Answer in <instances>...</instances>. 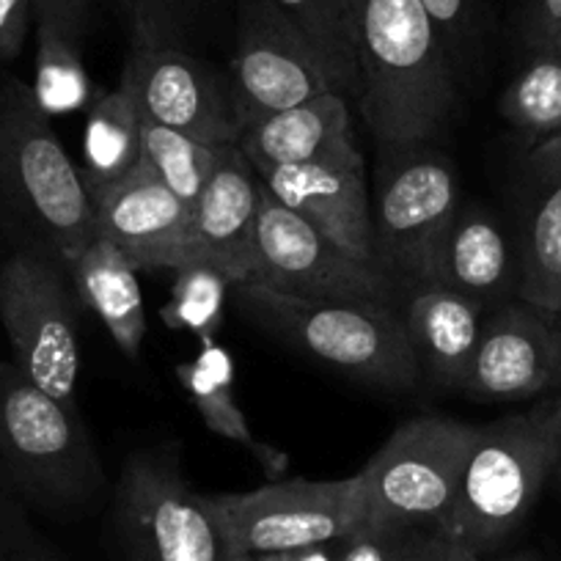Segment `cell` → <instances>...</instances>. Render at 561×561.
I'll return each mask as SVG.
<instances>
[{"instance_id":"36","label":"cell","mask_w":561,"mask_h":561,"mask_svg":"<svg viewBox=\"0 0 561 561\" xmlns=\"http://www.w3.org/2000/svg\"><path fill=\"white\" fill-rule=\"evenodd\" d=\"M419 561H482V556H479L477 550L468 548V545L446 537V534L430 531Z\"/></svg>"},{"instance_id":"17","label":"cell","mask_w":561,"mask_h":561,"mask_svg":"<svg viewBox=\"0 0 561 561\" xmlns=\"http://www.w3.org/2000/svg\"><path fill=\"white\" fill-rule=\"evenodd\" d=\"M262 180L237 144L224 147L207 185L191 204L193 256L213 264L231 287L253 278Z\"/></svg>"},{"instance_id":"5","label":"cell","mask_w":561,"mask_h":561,"mask_svg":"<svg viewBox=\"0 0 561 561\" xmlns=\"http://www.w3.org/2000/svg\"><path fill=\"white\" fill-rule=\"evenodd\" d=\"M460 213L455 163L430 140L380 147L371 191V259L399 295L435 284V264Z\"/></svg>"},{"instance_id":"34","label":"cell","mask_w":561,"mask_h":561,"mask_svg":"<svg viewBox=\"0 0 561 561\" xmlns=\"http://www.w3.org/2000/svg\"><path fill=\"white\" fill-rule=\"evenodd\" d=\"M34 25V0H0V64H12L23 53Z\"/></svg>"},{"instance_id":"29","label":"cell","mask_w":561,"mask_h":561,"mask_svg":"<svg viewBox=\"0 0 561 561\" xmlns=\"http://www.w3.org/2000/svg\"><path fill=\"white\" fill-rule=\"evenodd\" d=\"M174 289L160 317L171 331H191L198 339H215L224 322L226 293L231 280L213 264L191 256L174 270Z\"/></svg>"},{"instance_id":"30","label":"cell","mask_w":561,"mask_h":561,"mask_svg":"<svg viewBox=\"0 0 561 561\" xmlns=\"http://www.w3.org/2000/svg\"><path fill=\"white\" fill-rule=\"evenodd\" d=\"M427 528L358 526L339 539L336 561H419Z\"/></svg>"},{"instance_id":"37","label":"cell","mask_w":561,"mask_h":561,"mask_svg":"<svg viewBox=\"0 0 561 561\" xmlns=\"http://www.w3.org/2000/svg\"><path fill=\"white\" fill-rule=\"evenodd\" d=\"M339 556V539L336 542H320L309 545V548L284 550V553H267L262 561H336Z\"/></svg>"},{"instance_id":"1","label":"cell","mask_w":561,"mask_h":561,"mask_svg":"<svg viewBox=\"0 0 561 561\" xmlns=\"http://www.w3.org/2000/svg\"><path fill=\"white\" fill-rule=\"evenodd\" d=\"M360 116L377 147L433 144L460 89L451 58L419 0H347Z\"/></svg>"},{"instance_id":"3","label":"cell","mask_w":561,"mask_h":561,"mask_svg":"<svg viewBox=\"0 0 561 561\" xmlns=\"http://www.w3.org/2000/svg\"><path fill=\"white\" fill-rule=\"evenodd\" d=\"M105 468L78 404L61 402L0 360V493L42 515H83Z\"/></svg>"},{"instance_id":"23","label":"cell","mask_w":561,"mask_h":561,"mask_svg":"<svg viewBox=\"0 0 561 561\" xmlns=\"http://www.w3.org/2000/svg\"><path fill=\"white\" fill-rule=\"evenodd\" d=\"M83 12L72 0H34V94L47 116L80 111L94 94L83 61Z\"/></svg>"},{"instance_id":"25","label":"cell","mask_w":561,"mask_h":561,"mask_svg":"<svg viewBox=\"0 0 561 561\" xmlns=\"http://www.w3.org/2000/svg\"><path fill=\"white\" fill-rule=\"evenodd\" d=\"M140 160V113L133 91L118 83L89 105L83 135V180L100 187L133 171Z\"/></svg>"},{"instance_id":"35","label":"cell","mask_w":561,"mask_h":561,"mask_svg":"<svg viewBox=\"0 0 561 561\" xmlns=\"http://www.w3.org/2000/svg\"><path fill=\"white\" fill-rule=\"evenodd\" d=\"M523 39L528 50L561 47V0H528Z\"/></svg>"},{"instance_id":"38","label":"cell","mask_w":561,"mask_h":561,"mask_svg":"<svg viewBox=\"0 0 561 561\" xmlns=\"http://www.w3.org/2000/svg\"><path fill=\"white\" fill-rule=\"evenodd\" d=\"M534 413L542 419V424L550 430V435H553L556 444H559L561 449V388H556V393L548 399V402L537 404Z\"/></svg>"},{"instance_id":"15","label":"cell","mask_w":561,"mask_h":561,"mask_svg":"<svg viewBox=\"0 0 561 561\" xmlns=\"http://www.w3.org/2000/svg\"><path fill=\"white\" fill-rule=\"evenodd\" d=\"M89 193L96 231L122 248L138 273L176 270L193 256L191 204L144 163Z\"/></svg>"},{"instance_id":"31","label":"cell","mask_w":561,"mask_h":561,"mask_svg":"<svg viewBox=\"0 0 561 561\" xmlns=\"http://www.w3.org/2000/svg\"><path fill=\"white\" fill-rule=\"evenodd\" d=\"M133 45H180L196 0H127Z\"/></svg>"},{"instance_id":"24","label":"cell","mask_w":561,"mask_h":561,"mask_svg":"<svg viewBox=\"0 0 561 561\" xmlns=\"http://www.w3.org/2000/svg\"><path fill=\"white\" fill-rule=\"evenodd\" d=\"M176 380H180L182 391L187 393L193 408L198 410L209 433L242 446L273 482L280 479V473L287 471L289 457L251 433L245 413L234 397L231 355L215 339H202V353L187 364L176 366Z\"/></svg>"},{"instance_id":"20","label":"cell","mask_w":561,"mask_h":561,"mask_svg":"<svg viewBox=\"0 0 561 561\" xmlns=\"http://www.w3.org/2000/svg\"><path fill=\"white\" fill-rule=\"evenodd\" d=\"M484 311L482 304L440 284L404 289L399 314L419 360L421 382L433 391L460 393L488 320Z\"/></svg>"},{"instance_id":"40","label":"cell","mask_w":561,"mask_h":561,"mask_svg":"<svg viewBox=\"0 0 561 561\" xmlns=\"http://www.w3.org/2000/svg\"><path fill=\"white\" fill-rule=\"evenodd\" d=\"M501 561H537V559L528 553H515V556H506V559H501Z\"/></svg>"},{"instance_id":"2","label":"cell","mask_w":561,"mask_h":561,"mask_svg":"<svg viewBox=\"0 0 561 561\" xmlns=\"http://www.w3.org/2000/svg\"><path fill=\"white\" fill-rule=\"evenodd\" d=\"M0 229L67 267L100 231L83 171L72 163L34 85L0 80Z\"/></svg>"},{"instance_id":"42","label":"cell","mask_w":561,"mask_h":561,"mask_svg":"<svg viewBox=\"0 0 561 561\" xmlns=\"http://www.w3.org/2000/svg\"><path fill=\"white\" fill-rule=\"evenodd\" d=\"M72 3H75V7H80V9L89 7V0H72Z\"/></svg>"},{"instance_id":"9","label":"cell","mask_w":561,"mask_h":561,"mask_svg":"<svg viewBox=\"0 0 561 561\" xmlns=\"http://www.w3.org/2000/svg\"><path fill=\"white\" fill-rule=\"evenodd\" d=\"M80 300L69 270L36 248H9L0 262V325L12 364L34 386L78 404Z\"/></svg>"},{"instance_id":"4","label":"cell","mask_w":561,"mask_h":561,"mask_svg":"<svg viewBox=\"0 0 561 561\" xmlns=\"http://www.w3.org/2000/svg\"><path fill=\"white\" fill-rule=\"evenodd\" d=\"M231 289L253 325L298 353L393 393L421 386L419 360L399 306L298 298L259 280Z\"/></svg>"},{"instance_id":"39","label":"cell","mask_w":561,"mask_h":561,"mask_svg":"<svg viewBox=\"0 0 561 561\" xmlns=\"http://www.w3.org/2000/svg\"><path fill=\"white\" fill-rule=\"evenodd\" d=\"M224 561H262V556H253V553H240V550H229L226 548Z\"/></svg>"},{"instance_id":"6","label":"cell","mask_w":561,"mask_h":561,"mask_svg":"<svg viewBox=\"0 0 561 561\" xmlns=\"http://www.w3.org/2000/svg\"><path fill=\"white\" fill-rule=\"evenodd\" d=\"M559 460V444L534 410L479 427L440 534L479 556L495 550L523 526Z\"/></svg>"},{"instance_id":"43","label":"cell","mask_w":561,"mask_h":561,"mask_svg":"<svg viewBox=\"0 0 561 561\" xmlns=\"http://www.w3.org/2000/svg\"><path fill=\"white\" fill-rule=\"evenodd\" d=\"M556 473H559V479H561V460H559V466H556Z\"/></svg>"},{"instance_id":"26","label":"cell","mask_w":561,"mask_h":561,"mask_svg":"<svg viewBox=\"0 0 561 561\" xmlns=\"http://www.w3.org/2000/svg\"><path fill=\"white\" fill-rule=\"evenodd\" d=\"M501 116L531 144L561 133V47L531 50L501 96Z\"/></svg>"},{"instance_id":"7","label":"cell","mask_w":561,"mask_h":561,"mask_svg":"<svg viewBox=\"0 0 561 561\" xmlns=\"http://www.w3.org/2000/svg\"><path fill=\"white\" fill-rule=\"evenodd\" d=\"M118 561H224L226 542L207 495L182 473L176 444L133 451L111 504Z\"/></svg>"},{"instance_id":"14","label":"cell","mask_w":561,"mask_h":561,"mask_svg":"<svg viewBox=\"0 0 561 561\" xmlns=\"http://www.w3.org/2000/svg\"><path fill=\"white\" fill-rule=\"evenodd\" d=\"M561 388V317L517 300L484 320L460 393L477 402H523Z\"/></svg>"},{"instance_id":"21","label":"cell","mask_w":561,"mask_h":561,"mask_svg":"<svg viewBox=\"0 0 561 561\" xmlns=\"http://www.w3.org/2000/svg\"><path fill=\"white\" fill-rule=\"evenodd\" d=\"M435 284L477 300L484 309H499L517 295L520 264L493 215L479 207H460L440 245Z\"/></svg>"},{"instance_id":"41","label":"cell","mask_w":561,"mask_h":561,"mask_svg":"<svg viewBox=\"0 0 561 561\" xmlns=\"http://www.w3.org/2000/svg\"><path fill=\"white\" fill-rule=\"evenodd\" d=\"M3 245H7V240H3V229H0V262H3V253H7L3 251Z\"/></svg>"},{"instance_id":"18","label":"cell","mask_w":561,"mask_h":561,"mask_svg":"<svg viewBox=\"0 0 561 561\" xmlns=\"http://www.w3.org/2000/svg\"><path fill=\"white\" fill-rule=\"evenodd\" d=\"M517 264V300L561 317V133L523 160Z\"/></svg>"},{"instance_id":"28","label":"cell","mask_w":561,"mask_h":561,"mask_svg":"<svg viewBox=\"0 0 561 561\" xmlns=\"http://www.w3.org/2000/svg\"><path fill=\"white\" fill-rule=\"evenodd\" d=\"M270 3L304 31L306 39L325 58L344 94H358V67H355L347 0H270Z\"/></svg>"},{"instance_id":"19","label":"cell","mask_w":561,"mask_h":561,"mask_svg":"<svg viewBox=\"0 0 561 561\" xmlns=\"http://www.w3.org/2000/svg\"><path fill=\"white\" fill-rule=\"evenodd\" d=\"M237 147L253 169L306 163H366L355 144L353 116L344 94L306 100L287 111L253 118L242 129Z\"/></svg>"},{"instance_id":"27","label":"cell","mask_w":561,"mask_h":561,"mask_svg":"<svg viewBox=\"0 0 561 561\" xmlns=\"http://www.w3.org/2000/svg\"><path fill=\"white\" fill-rule=\"evenodd\" d=\"M224 147H209L176 129L160 127L140 116V160L163 185L185 204L196 202L209 174L218 165Z\"/></svg>"},{"instance_id":"13","label":"cell","mask_w":561,"mask_h":561,"mask_svg":"<svg viewBox=\"0 0 561 561\" xmlns=\"http://www.w3.org/2000/svg\"><path fill=\"white\" fill-rule=\"evenodd\" d=\"M118 83L133 91L140 116L209 147H231L245 129L229 80L180 45H133Z\"/></svg>"},{"instance_id":"10","label":"cell","mask_w":561,"mask_h":561,"mask_svg":"<svg viewBox=\"0 0 561 561\" xmlns=\"http://www.w3.org/2000/svg\"><path fill=\"white\" fill-rule=\"evenodd\" d=\"M229 550L267 556L336 542L364 523L358 473L347 479H275L245 493L207 495Z\"/></svg>"},{"instance_id":"11","label":"cell","mask_w":561,"mask_h":561,"mask_svg":"<svg viewBox=\"0 0 561 561\" xmlns=\"http://www.w3.org/2000/svg\"><path fill=\"white\" fill-rule=\"evenodd\" d=\"M278 293L317 300H369L399 306V289L380 270L322 237L314 226L275 202L262 185L253 245V278Z\"/></svg>"},{"instance_id":"8","label":"cell","mask_w":561,"mask_h":561,"mask_svg":"<svg viewBox=\"0 0 561 561\" xmlns=\"http://www.w3.org/2000/svg\"><path fill=\"white\" fill-rule=\"evenodd\" d=\"M477 430L444 415L404 421L358 471L360 526L444 531Z\"/></svg>"},{"instance_id":"16","label":"cell","mask_w":561,"mask_h":561,"mask_svg":"<svg viewBox=\"0 0 561 561\" xmlns=\"http://www.w3.org/2000/svg\"><path fill=\"white\" fill-rule=\"evenodd\" d=\"M256 174L275 202L293 209L350 256L375 267L366 163L264 165Z\"/></svg>"},{"instance_id":"22","label":"cell","mask_w":561,"mask_h":561,"mask_svg":"<svg viewBox=\"0 0 561 561\" xmlns=\"http://www.w3.org/2000/svg\"><path fill=\"white\" fill-rule=\"evenodd\" d=\"M80 309L91 311L107 328L116 347L127 358H138L149 322L140 295L138 270L127 253L107 237L96 234L72 262L67 264Z\"/></svg>"},{"instance_id":"12","label":"cell","mask_w":561,"mask_h":561,"mask_svg":"<svg viewBox=\"0 0 561 561\" xmlns=\"http://www.w3.org/2000/svg\"><path fill=\"white\" fill-rule=\"evenodd\" d=\"M229 85L242 124L287 111L325 91L344 94L325 58L270 0H245L242 7Z\"/></svg>"},{"instance_id":"33","label":"cell","mask_w":561,"mask_h":561,"mask_svg":"<svg viewBox=\"0 0 561 561\" xmlns=\"http://www.w3.org/2000/svg\"><path fill=\"white\" fill-rule=\"evenodd\" d=\"M427 18L433 20L440 42L451 58V67L457 72V64H466L468 53L477 45V18H473L471 0H419Z\"/></svg>"},{"instance_id":"32","label":"cell","mask_w":561,"mask_h":561,"mask_svg":"<svg viewBox=\"0 0 561 561\" xmlns=\"http://www.w3.org/2000/svg\"><path fill=\"white\" fill-rule=\"evenodd\" d=\"M0 561H61L28 520V510L0 493Z\"/></svg>"}]
</instances>
